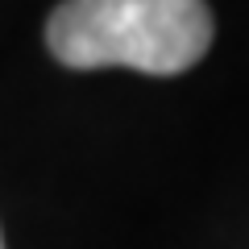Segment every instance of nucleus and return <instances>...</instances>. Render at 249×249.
<instances>
[{
    "label": "nucleus",
    "instance_id": "f257e3e1",
    "mask_svg": "<svg viewBox=\"0 0 249 249\" xmlns=\"http://www.w3.org/2000/svg\"><path fill=\"white\" fill-rule=\"evenodd\" d=\"M46 46L71 71L183 75L212 46V13L204 0H62L46 21Z\"/></svg>",
    "mask_w": 249,
    "mask_h": 249
},
{
    "label": "nucleus",
    "instance_id": "f03ea898",
    "mask_svg": "<svg viewBox=\"0 0 249 249\" xmlns=\"http://www.w3.org/2000/svg\"><path fill=\"white\" fill-rule=\"evenodd\" d=\"M0 249H4V241H0Z\"/></svg>",
    "mask_w": 249,
    "mask_h": 249
}]
</instances>
